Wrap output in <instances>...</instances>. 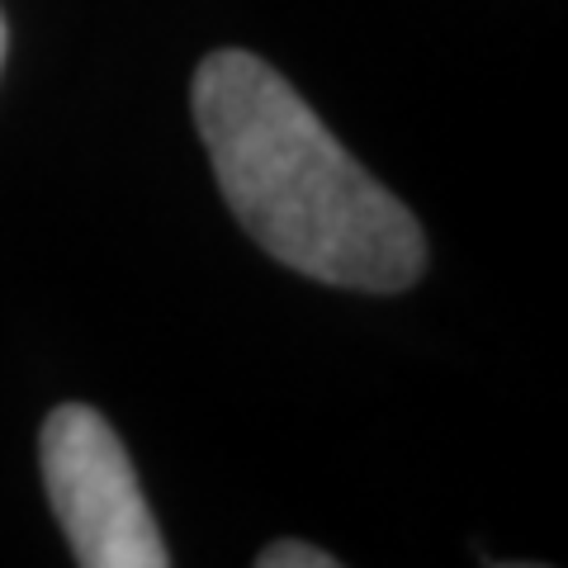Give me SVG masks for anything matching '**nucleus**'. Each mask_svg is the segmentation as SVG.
Listing matches in <instances>:
<instances>
[{"label": "nucleus", "mask_w": 568, "mask_h": 568, "mask_svg": "<svg viewBox=\"0 0 568 568\" xmlns=\"http://www.w3.org/2000/svg\"><path fill=\"white\" fill-rule=\"evenodd\" d=\"M194 123L233 219L280 265L365 294L417 284L422 223L271 62L242 48L209 52L194 71Z\"/></svg>", "instance_id": "obj_1"}, {"label": "nucleus", "mask_w": 568, "mask_h": 568, "mask_svg": "<svg viewBox=\"0 0 568 568\" xmlns=\"http://www.w3.org/2000/svg\"><path fill=\"white\" fill-rule=\"evenodd\" d=\"M48 503L81 568H166L171 549L156 530L133 459L95 407H52L39 436Z\"/></svg>", "instance_id": "obj_2"}, {"label": "nucleus", "mask_w": 568, "mask_h": 568, "mask_svg": "<svg viewBox=\"0 0 568 568\" xmlns=\"http://www.w3.org/2000/svg\"><path fill=\"white\" fill-rule=\"evenodd\" d=\"M256 568H336V559L304 540H275L256 555Z\"/></svg>", "instance_id": "obj_3"}, {"label": "nucleus", "mask_w": 568, "mask_h": 568, "mask_svg": "<svg viewBox=\"0 0 568 568\" xmlns=\"http://www.w3.org/2000/svg\"><path fill=\"white\" fill-rule=\"evenodd\" d=\"M0 62H6V14H0Z\"/></svg>", "instance_id": "obj_4"}]
</instances>
